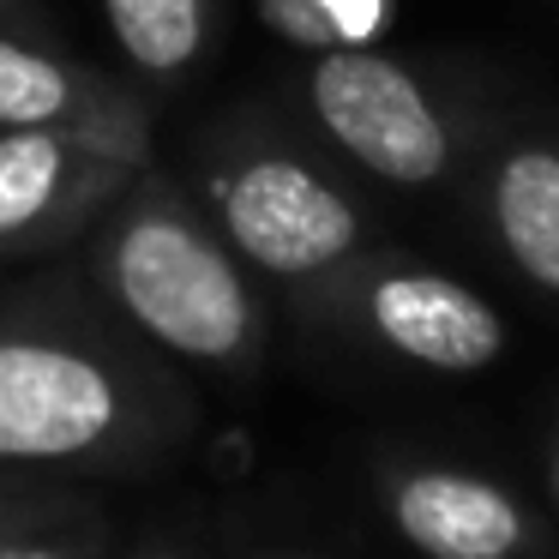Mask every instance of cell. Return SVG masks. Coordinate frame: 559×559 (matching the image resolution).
Wrapping results in <instances>:
<instances>
[{"instance_id": "7a4b0ae2", "label": "cell", "mask_w": 559, "mask_h": 559, "mask_svg": "<svg viewBox=\"0 0 559 559\" xmlns=\"http://www.w3.org/2000/svg\"><path fill=\"white\" fill-rule=\"evenodd\" d=\"M97 223L91 277L139 337L217 373H253L265 349L259 295L241 277L235 247L187 205L169 175L145 163Z\"/></svg>"}, {"instance_id": "7c38bea8", "label": "cell", "mask_w": 559, "mask_h": 559, "mask_svg": "<svg viewBox=\"0 0 559 559\" xmlns=\"http://www.w3.org/2000/svg\"><path fill=\"white\" fill-rule=\"evenodd\" d=\"M0 559H97V535H0Z\"/></svg>"}, {"instance_id": "277c9868", "label": "cell", "mask_w": 559, "mask_h": 559, "mask_svg": "<svg viewBox=\"0 0 559 559\" xmlns=\"http://www.w3.org/2000/svg\"><path fill=\"white\" fill-rule=\"evenodd\" d=\"M307 109L343 157H355L385 187L427 193L451 181L463 163L457 115L433 97V85L415 67L373 43L319 55L307 73Z\"/></svg>"}, {"instance_id": "5bb4252c", "label": "cell", "mask_w": 559, "mask_h": 559, "mask_svg": "<svg viewBox=\"0 0 559 559\" xmlns=\"http://www.w3.org/2000/svg\"><path fill=\"white\" fill-rule=\"evenodd\" d=\"M19 493H25V487H13V481H0V511H19V506H25V499H19Z\"/></svg>"}, {"instance_id": "52a82bcc", "label": "cell", "mask_w": 559, "mask_h": 559, "mask_svg": "<svg viewBox=\"0 0 559 559\" xmlns=\"http://www.w3.org/2000/svg\"><path fill=\"white\" fill-rule=\"evenodd\" d=\"M385 511L421 559H542L547 535L511 487L451 463L385 469Z\"/></svg>"}, {"instance_id": "8fae6325", "label": "cell", "mask_w": 559, "mask_h": 559, "mask_svg": "<svg viewBox=\"0 0 559 559\" xmlns=\"http://www.w3.org/2000/svg\"><path fill=\"white\" fill-rule=\"evenodd\" d=\"M259 19L307 55L361 49L391 25V0H253Z\"/></svg>"}, {"instance_id": "8992f818", "label": "cell", "mask_w": 559, "mask_h": 559, "mask_svg": "<svg viewBox=\"0 0 559 559\" xmlns=\"http://www.w3.org/2000/svg\"><path fill=\"white\" fill-rule=\"evenodd\" d=\"M331 289L349 295V313L361 319V331L409 367L481 373L506 355V319L493 313V301L445 271L367 265L361 253Z\"/></svg>"}, {"instance_id": "30bf717a", "label": "cell", "mask_w": 559, "mask_h": 559, "mask_svg": "<svg viewBox=\"0 0 559 559\" xmlns=\"http://www.w3.org/2000/svg\"><path fill=\"white\" fill-rule=\"evenodd\" d=\"M115 43L151 79H181L211 37V0H103Z\"/></svg>"}, {"instance_id": "9a60e30c", "label": "cell", "mask_w": 559, "mask_h": 559, "mask_svg": "<svg viewBox=\"0 0 559 559\" xmlns=\"http://www.w3.org/2000/svg\"><path fill=\"white\" fill-rule=\"evenodd\" d=\"M0 7H13V0H0Z\"/></svg>"}, {"instance_id": "6da1fadb", "label": "cell", "mask_w": 559, "mask_h": 559, "mask_svg": "<svg viewBox=\"0 0 559 559\" xmlns=\"http://www.w3.org/2000/svg\"><path fill=\"white\" fill-rule=\"evenodd\" d=\"M187 427V391L103 319L0 313V469H133Z\"/></svg>"}, {"instance_id": "4fadbf2b", "label": "cell", "mask_w": 559, "mask_h": 559, "mask_svg": "<svg viewBox=\"0 0 559 559\" xmlns=\"http://www.w3.org/2000/svg\"><path fill=\"white\" fill-rule=\"evenodd\" d=\"M547 493H554V506H559V433H554V445H547Z\"/></svg>"}, {"instance_id": "ba28073f", "label": "cell", "mask_w": 559, "mask_h": 559, "mask_svg": "<svg viewBox=\"0 0 559 559\" xmlns=\"http://www.w3.org/2000/svg\"><path fill=\"white\" fill-rule=\"evenodd\" d=\"M487 229L530 289L559 301V139L511 133L487 157Z\"/></svg>"}, {"instance_id": "9c48e42d", "label": "cell", "mask_w": 559, "mask_h": 559, "mask_svg": "<svg viewBox=\"0 0 559 559\" xmlns=\"http://www.w3.org/2000/svg\"><path fill=\"white\" fill-rule=\"evenodd\" d=\"M145 115L121 85L0 31V127L43 121H133Z\"/></svg>"}, {"instance_id": "5b68a950", "label": "cell", "mask_w": 559, "mask_h": 559, "mask_svg": "<svg viewBox=\"0 0 559 559\" xmlns=\"http://www.w3.org/2000/svg\"><path fill=\"white\" fill-rule=\"evenodd\" d=\"M211 199H217V223L235 259H247L277 283L331 289L367 247V223L355 199L325 169H313L283 145H259L223 163Z\"/></svg>"}, {"instance_id": "3957f363", "label": "cell", "mask_w": 559, "mask_h": 559, "mask_svg": "<svg viewBox=\"0 0 559 559\" xmlns=\"http://www.w3.org/2000/svg\"><path fill=\"white\" fill-rule=\"evenodd\" d=\"M151 163V121L0 127V259H43L91 229Z\"/></svg>"}]
</instances>
